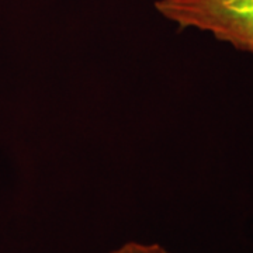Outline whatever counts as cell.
Instances as JSON below:
<instances>
[{
    "label": "cell",
    "mask_w": 253,
    "mask_h": 253,
    "mask_svg": "<svg viewBox=\"0 0 253 253\" xmlns=\"http://www.w3.org/2000/svg\"><path fill=\"white\" fill-rule=\"evenodd\" d=\"M155 7L179 27L207 31L253 54V0H158Z\"/></svg>",
    "instance_id": "cell-1"
},
{
    "label": "cell",
    "mask_w": 253,
    "mask_h": 253,
    "mask_svg": "<svg viewBox=\"0 0 253 253\" xmlns=\"http://www.w3.org/2000/svg\"><path fill=\"white\" fill-rule=\"evenodd\" d=\"M110 253H169L165 248L158 244H138V242H126L118 249Z\"/></svg>",
    "instance_id": "cell-2"
}]
</instances>
